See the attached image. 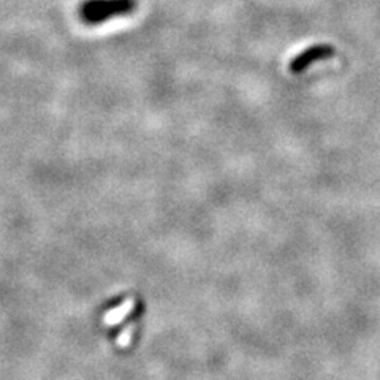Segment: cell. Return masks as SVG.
<instances>
[{
  "label": "cell",
  "instance_id": "2",
  "mask_svg": "<svg viewBox=\"0 0 380 380\" xmlns=\"http://www.w3.org/2000/svg\"><path fill=\"white\" fill-rule=\"evenodd\" d=\"M330 56H333V50L330 46H314L311 50H306L301 53L295 61L292 64V70L293 72H303L311 67L314 62L322 61V59H327Z\"/></svg>",
  "mask_w": 380,
  "mask_h": 380
},
{
  "label": "cell",
  "instance_id": "1",
  "mask_svg": "<svg viewBox=\"0 0 380 380\" xmlns=\"http://www.w3.org/2000/svg\"><path fill=\"white\" fill-rule=\"evenodd\" d=\"M137 8V0H86L79 7V19L88 26H97L132 15Z\"/></svg>",
  "mask_w": 380,
  "mask_h": 380
}]
</instances>
